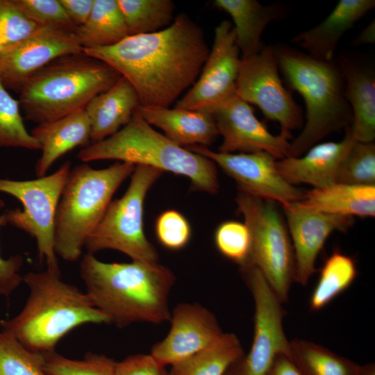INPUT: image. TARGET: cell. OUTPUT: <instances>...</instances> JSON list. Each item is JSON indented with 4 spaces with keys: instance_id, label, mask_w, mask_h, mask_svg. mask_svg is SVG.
<instances>
[{
    "instance_id": "obj_36",
    "label": "cell",
    "mask_w": 375,
    "mask_h": 375,
    "mask_svg": "<svg viewBox=\"0 0 375 375\" xmlns=\"http://www.w3.org/2000/svg\"><path fill=\"white\" fill-rule=\"evenodd\" d=\"M337 183L374 185L375 144L355 141L342 162Z\"/></svg>"
},
{
    "instance_id": "obj_28",
    "label": "cell",
    "mask_w": 375,
    "mask_h": 375,
    "mask_svg": "<svg viewBox=\"0 0 375 375\" xmlns=\"http://www.w3.org/2000/svg\"><path fill=\"white\" fill-rule=\"evenodd\" d=\"M244 353L237 335L223 333L214 343L183 361L172 365L169 375H224Z\"/></svg>"
},
{
    "instance_id": "obj_19",
    "label": "cell",
    "mask_w": 375,
    "mask_h": 375,
    "mask_svg": "<svg viewBox=\"0 0 375 375\" xmlns=\"http://www.w3.org/2000/svg\"><path fill=\"white\" fill-rule=\"evenodd\" d=\"M335 60L343 75L345 94L352 112L350 131L356 141L375 138V69L367 56L342 52Z\"/></svg>"
},
{
    "instance_id": "obj_1",
    "label": "cell",
    "mask_w": 375,
    "mask_h": 375,
    "mask_svg": "<svg viewBox=\"0 0 375 375\" xmlns=\"http://www.w3.org/2000/svg\"><path fill=\"white\" fill-rule=\"evenodd\" d=\"M209 52L201 28L185 13L159 31L127 36L110 47L83 49L128 81L140 106L163 108L193 85Z\"/></svg>"
},
{
    "instance_id": "obj_24",
    "label": "cell",
    "mask_w": 375,
    "mask_h": 375,
    "mask_svg": "<svg viewBox=\"0 0 375 375\" xmlns=\"http://www.w3.org/2000/svg\"><path fill=\"white\" fill-rule=\"evenodd\" d=\"M213 4L231 17L242 58L258 53L265 46L261 40L264 29L288 13V8L281 3L264 6L256 0H215Z\"/></svg>"
},
{
    "instance_id": "obj_26",
    "label": "cell",
    "mask_w": 375,
    "mask_h": 375,
    "mask_svg": "<svg viewBox=\"0 0 375 375\" xmlns=\"http://www.w3.org/2000/svg\"><path fill=\"white\" fill-rule=\"evenodd\" d=\"M295 203L306 209L331 215L372 217L375 215V186L335 183L313 188Z\"/></svg>"
},
{
    "instance_id": "obj_10",
    "label": "cell",
    "mask_w": 375,
    "mask_h": 375,
    "mask_svg": "<svg viewBox=\"0 0 375 375\" xmlns=\"http://www.w3.org/2000/svg\"><path fill=\"white\" fill-rule=\"evenodd\" d=\"M71 171L66 161L53 174L33 180L15 181L0 178V192L10 194L22 204V209L4 213L7 224L34 238L40 261L47 269L60 274L54 250L55 220L59 201Z\"/></svg>"
},
{
    "instance_id": "obj_18",
    "label": "cell",
    "mask_w": 375,
    "mask_h": 375,
    "mask_svg": "<svg viewBox=\"0 0 375 375\" xmlns=\"http://www.w3.org/2000/svg\"><path fill=\"white\" fill-rule=\"evenodd\" d=\"M282 206L293 249L294 281L306 285L326 239L335 231L347 230L353 218L306 209L296 203Z\"/></svg>"
},
{
    "instance_id": "obj_33",
    "label": "cell",
    "mask_w": 375,
    "mask_h": 375,
    "mask_svg": "<svg viewBox=\"0 0 375 375\" xmlns=\"http://www.w3.org/2000/svg\"><path fill=\"white\" fill-rule=\"evenodd\" d=\"M43 353L26 348L14 336L0 331V375H47Z\"/></svg>"
},
{
    "instance_id": "obj_15",
    "label": "cell",
    "mask_w": 375,
    "mask_h": 375,
    "mask_svg": "<svg viewBox=\"0 0 375 375\" xmlns=\"http://www.w3.org/2000/svg\"><path fill=\"white\" fill-rule=\"evenodd\" d=\"M223 138L221 153L266 152L280 160L288 156L290 143L282 134L274 135L254 115L253 107L236 94L209 112Z\"/></svg>"
},
{
    "instance_id": "obj_42",
    "label": "cell",
    "mask_w": 375,
    "mask_h": 375,
    "mask_svg": "<svg viewBox=\"0 0 375 375\" xmlns=\"http://www.w3.org/2000/svg\"><path fill=\"white\" fill-rule=\"evenodd\" d=\"M68 17L76 26L84 24L88 19L94 0H59Z\"/></svg>"
},
{
    "instance_id": "obj_38",
    "label": "cell",
    "mask_w": 375,
    "mask_h": 375,
    "mask_svg": "<svg viewBox=\"0 0 375 375\" xmlns=\"http://www.w3.org/2000/svg\"><path fill=\"white\" fill-rule=\"evenodd\" d=\"M38 27L12 0H0V52L22 42Z\"/></svg>"
},
{
    "instance_id": "obj_29",
    "label": "cell",
    "mask_w": 375,
    "mask_h": 375,
    "mask_svg": "<svg viewBox=\"0 0 375 375\" xmlns=\"http://www.w3.org/2000/svg\"><path fill=\"white\" fill-rule=\"evenodd\" d=\"M287 356L303 375H356L360 365L304 340L289 342Z\"/></svg>"
},
{
    "instance_id": "obj_40",
    "label": "cell",
    "mask_w": 375,
    "mask_h": 375,
    "mask_svg": "<svg viewBox=\"0 0 375 375\" xmlns=\"http://www.w3.org/2000/svg\"><path fill=\"white\" fill-rule=\"evenodd\" d=\"M115 375H169L151 354L138 353L117 362Z\"/></svg>"
},
{
    "instance_id": "obj_25",
    "label": "cell",
    "mask_w": 375,
    "mask_h": 375,
    "mask_svg": "<svg viewBox=\"0 0 375 375\" xmlns=\"http://www.w3.org/2000/svg\"><path fill=\"white\" fill-rule=\"evenodd\" d=\"M140 106L138 95L128 81L121 78L108 90L94 97L85 110L93 142L103 140L126 125Z\"/></svg>"
},
{
    "instance_id": "obj_44",
    "label": "cell",
    "mask_w": 375,
    "mask_h": 375,
    "mask_svg": "<svg viewBox=\"0 0 375 375\" xmlns=\"http://www.w3.org/2000/svg\"><path fill=\"white\" fill-rule=\"evenodd\" d=\"M375 42V24L373 20L361 33L355 38L352 45L360 46L366 44H374Z\"/></svg>"
},
{
    "instance_id": "obj_37",
    "label": "cell",
    "mask_w": 375,
    "mask_h": 375,
    "mask_svg": "<svg viewBox=\"0 0 375 375\" xmlns=\"http://www.w3.org/2000/svg\"><path fill=\"white\" fill-rule=\"evenodd\" d=\"M15 5L39 26L74 33L73 24L59 0H12Z\"/></svg>"
},
{
    "instance_id": "obj_5",
    "label": "cell",
    "mask_w": 375,
    "mask_h": 375,
    "mask_svg": "<svg viewBox=\"0 0 375 375\" xmlns=\"http://www.w3.org/2000/svg\"><path fill=\"white\" fill-rule=\"evenodd\" d=\"M121 76L106 63L83 52L62 56L25 81L19 102L27 120L38 124L52 122L85 109Z\"/></svg>"
},
{
    "instance_id": "obj_2",
    "label": "cell",
    "mask_w": 375,
    "mask_h": 375,
    "mask_svg": "<svg viewBox=\"0 0 375 375\" xmlns=\"http://www.w3.org/2000/svg\"><path fill=\"white\" fill-rule=\"evenodd\" d=\"M80 275L94 306L117 327L169 321L168 299L176 277L158 262H105L87 253Z\"/></svg>"
},
{
    "instance_id": "obj_20",
    "label": "cell",
    "mask_w": 375,
    "mask_h": 375,
    "mask_svg": "<svg viewBox=\"0 0 375 375\" xmlns=\"http://www.w3.org/2000/svg\"><path fill=\"white\" fill-rule=\"evenodd\" d=\"M355 141L349 126L340 141L315 144L303 156L276 160L277 171L293 185L306 183L316 189L328 187L337 183L340 165Z\"/></svg>"
},
{
    "instance_id": "obj_12",
    "label": "cell",
    "mask_w": 375,
    "mask_h": 375,
    "mask_svg": "<svg viewBox=\"0 0 375 375\" xmlns=\"http://www.w3.org/2000/svg\"><path fill=\"white\" fill-rule=\"evenodd\" d=\"M255 305L250 350L234 361L224 375H267L275 358L287 353L289 340L283 326L281 302L256 267L242 271Z\"/></svg>"
},
{
    "instance_id": "obj_9",
    "label": "cell",
    "mask_w": 375,
    "mask_h": 375,
    "mask_svg": "<svg viewBox=\"0 0 375 375\" xmlns=\"http://www.w3.org/2000/svg\"><path fill=\"white\" fill-rule=\"evenodd\" d=\"M236 202L251 234L248 268H258L278 300L288 301L294 281V260L291 240L282 217L272 201L240 191Z\"/></svg>"
},
{
    "instance_id": "obj_30",
    "label": "cell",
    "mask_w": 375,
    "mask_h": 375,
    "mask_svg": "<svg viewBox=\"0 0 375 375\" xmlns=\"http://www.w3.org/2000/svg\"><path fill=\"white\" fill-rule=\"evenodd\" d=\"M357 273L352 257L338 250L333 252L320 270L309 301L310 310L318 311L326 306L353 283Z\"/></svg>"
},
{
    "instance_id": "obj_35",
    "label": "cell",
    "mask_w": 375,
    "mask_h": 375,
    "mask_svg": "<svg viewBox=\"0 0 375 375\" xmlns=\"http://www.w3.org/2000/svg\"><path fill=\"white\" fill-rule=\"evenodd\" d=\"M215 244L219 253L238 264L241 270L248 268L252 238L245 223L229 220L220 224L215 232Z\"/></svg>"
},
{
    "instance_id": "obj_7",
    "label": "cell",
    "mask_w": 375,
    "mask_h": 375,
    "mask_svg": "<svg viewBox=\"0 0 375 375\" xmlns=\"http://www.w3.org/2000/svg\"><path fill=\"white\" fill-rule=\"evenodd\" d=\"M134 164L117 161L97 169L82 164L71 169L59 201L54 228V250L66 261L79 259L85 242L104 215Z\"/></svg>"
},
{
    "instance_id": "obj_6",
    "label": "cell",
    "mask_w": 375,
    "mask_h": 375,
    "mask_svg": "<svg viewBox=\"0 0 375 375\" xmlns=\"http://www.w3.org/2000/svg\"><path fill=\"white\" fill-rule=\"evenodd\" d=\"M78 158L85 162L117 160L150 166L188 177L194 188L210 194L217 193L219 188L214 162L155 131L138 110L119 131L82 149Z\"/></svg>"
},
{
    "instance_id": "obj_27",
    "label": "cell",
    "mask_w": 375,
    "mask_h": 375,
    "mask_svg": "<svg viewBox=\"0 0 375 375\" xmlns=\"http://www.w3.org/2000/svg\"><path fill=\"white\" fill-rule=\"evenodd\" d=\"M85 49L114 45L128 36L126 26L117 0H94L87 22L74 32Z\"/></svg>"
},
{
    "instance_id": "obj_11",
    "label": "cell",
    "mask_w": 375,
    "mask_h": 375,
    "mask_svg": "<svg viewBox=\"0 0 375 375\" xmlns=\"http://www.w3.org/2000/svg\"><path fill=\"white\" fill-rule=\"evenodd\" d=\"M236 94L258 106L269 120L278 122L281 131L291 139V131L303 124V112L292 91L283 86L274 45L265 46L257 54L241 58Z\"/></svg>"
},
{
    "instance_id": "obj_3",
    "label": "cell",
    "mask_w": 375,
    "mask_h": 375,
    "mask_svg": "<svg viewBox=\"0 0 375 375\" xmlns=\"http://www.w3.org/2000/svg\"><path fill=\"white\" fill-rule=\"evenodd\" d=\"M23 281L30 290L25 306L17 315L0 324L31 351H55L58 342L74 328L85 324L110 323L89 295L62 281L60 274L48 269L29 272Z\"/></svg>"
},
{
    "instance_id": "obj_31",
    "label": "cell",
    "mask_w": 375,
    "mask_h": 375,
    "mask_svg": "<svg viewBox=\"0 0 375 375\" xmlns=\"http://www.w3.org/2000/svg\"><path fill=\"white\" fill-rule=\"evenodd\" d=\"M128 36L152 33L174 21V3L171 0H117Z\"/></svg>"
},
{
    "instance_id": "obj_14",
    "label": "cell",
    "mask_w": 375,
    "mask_h": 375,
    "mask_svg": "<svg viewBox=\"0 0 375 375\" xmlns=\"http://www.w3.org/2000/svg\"><path fill=\"white\" fill-rule=\"evenodd\" d=\"M205 156L221 167L238 183L239 191L282 205L295 203L304 193L288 183L278 173L276 160L266 152L228 153L214 151L208 147H185Z\"/></svg>"
},
{
    "instance_id": "obj_45",
    "label": "cell",
    "mask_w": 375,
    "mask_h": 375,
    "mask_svg": "<svg viewBox=\"0 0 375 375\" xmlns=\"http://www.w3.org/2000/svg\"><path fill=\"white\" fill-rule=\"evenodd\" d=\"M356 375H375V365L374 363H369L360 365Z\"/></svg>"
},
{
    "instance_id": "obj_34",
    "label": "cell",
    "mask_w": 375,
    "mask_h": 375,
    "mask_svg": "<svg viewBox=\"0 0 375 375\" xmlns=\"http://www.w3.org/2000/svg\"><path fill=\"white\" fill-rule=\"evenodd\" d=\"M47 375H115L117 362L105 355L88 353L72 360L55 351L43 353Z\"/></svg>"
},
{
    "instance_id": "obj_32",
    "label": "cell",
    "mask_w": 375,
    "mask_h": 375,
    "mask_svg": "<svg viewBox=\"0 0 375 375\" xmlns=\"http://www.w3.org/2000/svg\"><path fill=\"white\" fill-rule=\"evenodd\" d=\"M40 149L38 141L24 124L19 101L15 99L0 80V148Z\"/></svg>"
},
{
    "instance_id": "obj_21",
    "label": "cell",
    "mask_w": 375,
    "mask_h": 375,
    "mask_svg": "<svg viewBox=\"0 0 375 375\" xmlns=\"http://www.w3.org/2000/svg\"><path fill=\"white\" fill-rule=\"evenodd\" d=\"M374 6V0H340L322 23L296 35L292 42L317 60H333L344 34Z\"/></svg>"
},
{
    "instance_id": "obj_43",
    "label": "cell",
    "mask_w": 375,
    "mask_h": 375,
    "mask_svg": "<svg viewBox=\"0 0 375 375\" xmlns=\"http://www.w3.org/2000/svg\"><path fill=\"white\" fill-rule=\"evenodd\" d=\"M267 375H303L286 353L278 354Z\"/></svg>"
},
{
    "instance_id": "obj_23",
    "label": "cell",
    "mask_w": 375,
    "mask_h": 375,
    "mask_svg": "<svg viewBox=\"0 0 375 375\" xmlns=\"http://www.w3.org/2000/svg\"><path fill=\"white\" fill-rule=\"evenodd\" d=\"M31 133L42 151L35 168L38 177L45 176L51 165L67 152L86 145L91 140L90 123L85 109L40 124Z\"/></svg>"
},
{
    "instance_id": "obj_22",
    "label": "cell",
    "mask_w": 375,
    "mask_h": 375,
    "mask_svg": "<svg viewBox=\"0 0 375 375\" xmlns=\"http://www.w3.org/2000/svg\"><path fill=\"white\" fill-rule=\"evenodd\" d=\"M137 110L147 123L162 130L167 138L183 147H207L219 135L212 115L206 111L143 106Z\"/></svg>"
},
{
    "instance_id": "obj_4",
    "label": "cell",
    "mask_w": 375,
    "mask_h": 375,
    "mask_svg": "<svg viewBox=\"0 0 375 375\" xmlns=\"http://www.w3.org/2000/svg\"><path fill=\"white\" fill-rule=\"evenodd\" d=\"M278 69L304 100L306 123L290 143L288 156L299 157L325 136L352 122L343 75L335 58L322 61L285 44L274 45Z\"/></svg>"
},
{
    "instance_id": "obj_16",
    "label": "cell",
    "mask_w": 375,
    "mask_h": 375,
    "mask_svg": "<svg viewBox=\"0 0 375 375\" xmlns=\"http://www.w3.org/2000/svg\"><path fill=\"white\" fill-rule=\"evenodd\" d=\"M83 52L74 33L39 26L28 38L0 52V80L19 92L33 74L53 60Z\"/></svg>"
},
{
    "instance_id": "obj_8",
    "label": "cell",
    "mask_w": 375,
    "mask_h": 375,
    "mask_svg": "<svg viewBox=\"0 0 375 375\" xmlns=\"http://www.w3.org/2000/svg\"><path fill=\"white\" fill-rule=\"evenodd\" d=\"M162 172L150 166L135 165L127 190L121 198L110 203L88 238L84 247L87 253L113 249L133 261L158 262V251L144 234V204L148 191Z\"/></svg>"
},
{
    "instance_id": "obj_13",
    "label": "cell",
    "mask_w": 375,
    "mask_h": 375,
    "mask_svg": "<svg viewBox=\"0 0 375 375\" xmlns=\"http://www.w3.org/2000/svg\"><path fill=\"white\" fill-rule=\"evenodd\" d=\"M240 53L231 22L222 21L215 29L212 49L197 80L174 108L209 112L235 94Z\"/></svg>"
},
{
    "instance_id": "obj_17",
    "label": "cell",
    "mask_w": 375,
    "mask_h": 375,
    "mask_svg": "<svg viewBox=\"0 0 375 375\" xmlns=\"http://www.w3.org/2000/svg\"><path fill=\"white\" fill-rule=\"evenodd\" d=\"M169 322L171 328L167 335L152 346L150 353L165 367L201 351L223 334L213 313L197 303L176 306Z\"/></svg>"
},
{
    "instance_id": "obj_39",
    "label": "cell",
    "mask_w": 375,
    "mask_h": 375,
    "mask_svg": "<svg viewBox=\"0 0 375 375\" xmlns=\"http://www.w3.org/2000/svg\"><path fill=\"white\" fill-rule=\"evenodd\" d=\"M155 231L159 242L170 250L184 248L191 238L188 221L183 215L175 210H168L158 215Z\"/></svg>"
},
{
    "instance_id": "obj_41",
    "label": "cell",
    "mask_w": 375,
    "mask_h": 375,
    "mask_svg": "<svg viewBox=\"0 0 375 375\" xmlns=\"http://www.w3.org/2000/svg\"><path fill=\"white\" fill-rule=\"evenodd\" d=\"M5 203L0 199V209ZM7 224L5 214L0 216V228ZM23 264V258L20 255L4 259L0 256V294L9 295L23 282V276L19 274Z\"/></svg>"
}]
</instances>
